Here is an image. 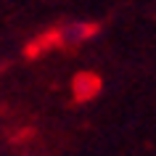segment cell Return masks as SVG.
<instances>
[{
    "mask_svg": "<svg viewBox=\"0 0 156 156\" xmlns=\"http://www.w3.org/2000/svg\"><path fill=\"white\" fill-rule=\"evenodd\" d=\"M77 85H85V87H80V90H77V95H80V98H90V95H95V93H98V80H95V77H90V74H80V77H77Z\"/></svg>",
    "mask_w": 156,
    "mask_h": 156,
    "instance_id": "6da1fadb",
    "label": "cell"
}]
</instances>
